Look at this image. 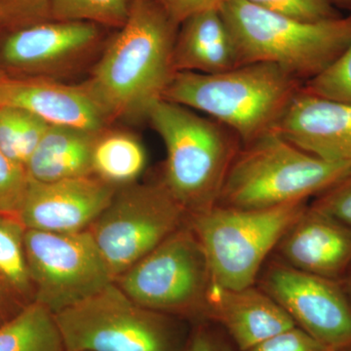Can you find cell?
<instances>
[{
    "label": "cell",
    "mask_w": 351,
    "mask_h": 351,
    "mask_svg": "<svg viewBox=\"0 0 351 351\" xmlns=\"http://www.w3.org/2000/svg\"><path fill=\"white\" fill-rule=\"evenodd\" d=\"M189 215L163 182L121 186L89 232L113 280L186 225Z\"/></svg>",
    "instance_id": "9"
},
{
    "label": "cell",
    "mask_w": 351,
    "mask_h": 351,
    "mask_svg": "<svg viewBox=\"0 0 351 351\" xmlns=\"http://www.w3.org/2000/svg\"><path fill=\"white\" fill-rule=\"evenodd\" d=\"M302 85L276 64L254 63L211 75L178 71L163 99L204 113L244 145L274 129Z\"/></svg>",
    "instance_id": "2"
},
{
    "label": "cell",
    "mask_w": 351,
    "mask_h": 351,
    "mask_svg": "<svg viewBox=\"0 0 351 351\" xmlns=\"http://www.w3.org/2000/svg\"><path fill=\"white\" fill-rule=\"evenodd\" d=\"M184 351H239L232 341L215 323L202 321L189 332Z\"/></svg>",
    "instance_id": "31"
},
{
    "label": "cell",
    "mask_w": 351,
    "mask_h": 351,
    "mask_svg": "<svg viewBox=\"0 0 351 351\" xmlns=\"http://www.w3.org/2000/svg\"><path fill=\"white\" fill-rule=\"evenodd\" d=\"M336 8H343L350 10L351 12V0H326Z\"/></svg>",
    "instance_id": "35"
},
{
    "label": "cell",
    "mask_w": 351,
    "mask_h": 351,
    "mask_svg": "<svg viewBox=\"0 0 351 351\" xmlns=\"http://www.w3.org/2000/svg\"><path fill=\"white\" fill-rule=\"evenodd\" d=\"M147 119L165 145L162 182L171 195L189 217L218 205L239 137L216 120L164 99L152 106Z\"/></svg>",
    "instance_id": "3"
},
{
    "label": "cell",
    "mask_w": 351,
    "mask_h": 351,
    "mask_svg": "<svg viewBox=\"0 0 351 351\" xmlns=\"http://www.w3.org/2000/svg\"><path fill=\"white\" fill-rule=\"evenodd\" d=\"M341 285L345 289L346 294L348 295V300L351 302V265L346 272L345 277L343 280L341 281Z\"/></svg>",
    "instance_id": "34"
},
{
    "label": "cell",
    "mask_w": 351,
    "mask_h": 351,
    "mask_svg": "<svg viewBox=\"0 0 351 351\" xmlns=\"http://www.w3.org/2000/svg\"><path fill=\"white\" fill-rule=\"evenodd\" d=\"M311 206L351 226V170L316 195Z\"/></svg>",
    "instance_id": "29"
},
{
    "label": "cell",
    "mask_w": 351,
    "mask_h": 351,
    "mask_svg": "<svg viewBox=\"0 0 351 351\" xmlns=\"http://www.w3.org/2000/svg\"><path fill=\"white\" fill-rule=\"evenodd\" d=\"M302 91L351 106V44L325 71L302 85Z\"/></svg>",
    "instance_id": "25"
},
{
    "label": "cell",
    "mask_w": 351,
    "mask_h": 351,
    "mask_svg": "<svg viewBox=\"0 0 351 351\" xmlns=\"http://www.w3.org/2000/svg\"><path fill=\"white\" fill-rule=\"evenodd\" d=\"M29 182L24 166L0 152V216L18 218Z\"/></svg>",
    "instance_id": "27"
},
{
    "label": "cell",
    "mask_w": 351,
    "mask_h": 351,
    "mask_svg": "<svg viewBox=\"0 0 351 351\" xmlns=\"http://www.w3.org/2000/svg\"><path fill=\"white\" fill-rule=\"evenodd\" d=\"M178 25L196 14L221 10L230 0H156Z\"/></svg>",
    "instance_id": "32"
},
{
    "label": "cell",
    "mask_w": 351,
    "mask_h": 351,
    "mask_svg": "<svg viewBox=\"0 0 351 351\" xmlns=\"http://www.w3.org/2000/svg\"><path fill=\"white\" fill-rule=\"evenodd\" d=\"M338 351H351V348H345V350H338Z\"/></svg>",
    "instance_id": "36"
},
{
    "label": "cell",
    "mask_w": 351,
    "mask_h": 351,
    "mask_svg": "<svg viewBox=\"0 0 351 351\" xmlns=\"http://www.w3.org/2000/svg\"><path fill=\"white\" fill-rule=\"evenodd\" d=\"M0 107H12L36 115L50 126L99 133L112 125L107 112L84 82L68 84L41 77L0 80Z\"/></svg>",
    "instance_id": "14"
},
{
    "label": "cell",
    "mask_w": 351,
    "mask_h": 351,
    "mask_svg": "<svg viewBox=\"0 0 351 351\" xmlns=\"http://www.w3.org/2000/svg\"><path fill=\"white\" fill-rule=\"evenodd\" d=\"M52 0H0V27L10 29L51 20Z\"/></svg>",
    "instance_id": "28"
},
{
    "label": "cell",
    "mask_w": 351,
    "mask_h": 351,
    "mask_svg": "<svg viewBox=\"0 0 351 351\" xmlns=\"http://www.w3.org/2000/svg\"><path fill=\"white\" fill-rule=\"evenodd\" d=\"M66 351H184L180 318L145 308L112 282L54 314Z\"/></svg>",
    "instance_id": "6"
},
{
    "label": "cell",
    "mask_w": 351,
    "mask_h": 351,
    "mask_svg": "<svg viewBox=\"0 0 351 351\" xmlns=\"http://www.w3.org/2000/svg\"><path fill=\"white\" fill-rule=\"evenodd\" d=\"M263 10L302 22H322L341 17L326 0H244Z\"/></svg>",
    "instance_id": "26"
},
{
    "label": "cell",
    "mask_w": 351,
    "mask_h": 351,
    "mask_svg": "<svg viewBox=\"0 0 351 351\" xmlns=\"http://www.w3.org/2000/svg\"><path fill=\"white\" fill-rule=\"evenodd\" d=\"M19 311H15L12 306H9L8 304L0 295V325L5 323L6 321L12 318Z\"/></svg>",
    "instance_id": "33"
},
{
    "label": "cell",
    "mask_w": 351,
    "mask_h": 351,
    "mask_svg": "<svg viewBox=\"0 0 351 351\" xmlns=\"http://www.w3.org/2000/svg\"><path fill=\"white\" fill-rule=\"evenodd\" d=\"M25 247L34 302L53 314L114 282L88 230L75 233L25 230Z\"/></svg>",
    "instance_id": "10"
},
{
    "label": "cell",
    "mask_w": 351,
    "mask_h": 351,
    "mask_svg": "<svg viewBox=\"0 0 351 351\" xmlns=\"http://www.w3.org/2000/svg\"><path fill=\"white\" fill-rule=\"evenodd\" d=\"M0 351H66L54 314L34 302L0 325Z\"/></svg>",
    "instance_id": "22"
},
{
    "label": "cell",
    "mask_w": 351,
    "mask_h": 351,
    "mask_svg": "<svg viewBox=\"0 0 351 351\" xmlns=\"http://www.w3.org/2000/svg\"><path fill=\"white\" fill-rule=\"evenodd\" d=\"M4 75L3 71H0V80H1L2 76Z\"/></svg>",
    "instance_id": "37"
},
{
    "label": "cell",
    "mask_w": 351,
    "mask_h": 351,
    "mask_svg": "<svg viewBox=\"0 0 351 351\" xmlns=\"http://www.w3.org/2000/svg\"><path fill=\"white\" fill-rule=\"evenodd\" d=\"M219 12L232 34L239 66L274 64L302 83L325 71L351 44V13L302 22L244 0H230Z\"/></svg>",
    "instance_id": "4"
},
{
    "label": "cell",
    "mask_w": 351,
    "mask_h": 351,
    "mask_svg": "<svg viewBox=\"0 0 351 351\" xmlns=\"http://www.w3.org/2000/svg\"><path fill=\"white\" fill-rule=\"evenodd\" d=\"M147 165V152L130 132L112 129L99 132L92 149V175L119 189L137 182Z\"/></svg>",
    "instance_id": "20"
},
{
    "label": "cell",
    "mask_w": 351,
    "mask_h": 351,
    "mask_svg": "<svg viewBox=\"0 0 351 351\" xmlns=\"http://www.w3.org/2000/svg\"><path fill=\"white\" fill-rule=\"evenodd\" d=\"M274 130L313 156L351 166V106L301 89Z\"/></svg>",
    "instance_id": "16"
},
{
    "label": "cell",
    "mask_w": 351,
    "mask_h": 351,
    "mask_svg": "<svg viewBox=\"0 0 351 351\" xmlns=\"http://www.w3.org/2000/svg\"><path fill=\"white\" fill-rule=\"evenodd\" d=\"M117 189L95 176L50 182L29 179L18 219L27 230L84 232L110 204Z\"/></svg>",
    "instance_id": "13"
},
{
    "label": "cell",
    "mask_w": 351,
    "mask_h": 351,
    "mask_svg": "<svg viewBox=\"0 0 351 351\" xmlns=\"http://www.w3.org/2000/svg\"><path fill=\"white\" fill-rule=\"evenodd\" d=\"M49 126L24 110L0 107V152L25 168Z\"/></svg>",
    "instance_id": "23"
},
{
    "label": "cell",
    "mask_w": 351,
    "mask_h": 351,
    "mask_svg": "<svg viewBox=\"0 0 351 351\" xmlns=\"http://www.w3.org/2000/svg\"><path fill=\"white\" fill-rule=\"evenodd\" d=\"M351 166L302 151L272 129L240 147L218 205L267 209L307 201L348 174Z\"/></svg>",
    "instance_id": "5"
},
{
    "label": "cell",
    "mask_w": 351,
    "mask_h": 351,
    "mask_svg": "<svg viewBox=\"0 0 351 351\" xmlns=\"http://www.w3.org/2000/svg\"><path fill=\"white\" fill-rule=\"evenodd\" d=\"M247 351H336L294 326L265 339ZM338 351V350H337Z\"/></svg>",
    "instance_id": "30"
},
{
    "label": "cell",
    "mask_w": 351,
    "mask_h": 351,
    "mask_svg": "<svg viewBox=\"0 0 351 351\" xmlns=\"http://www.w3.org/2000/svg\"><path fill=\"white\" fill-rule=\"evenodd\" d=\"M206 309L207 320L218 325L239 351L295 326L280 304L255 285L228 289L212 281Z\"/></svg>",
    "instance_id": "17"
},
{
    "label": "cell",
    "mask_w": 351,
    "mask_h": 351,
    "mask_svg": "<svg viewBox=\"0 0 351 351\" xmlns=\"http://www.w3.org/2000/svg\"><path fill=\"white\" fill-rule=\"evenodd\" d=\"M97 134L48 127L25 165L29 179L50 182L93 176L91 157Z\"/></svg>",
    "instance_id": "19"
},
{
    "label": "cell",
    "mask_w": 351,
    "mask_h": 351,
    "mask_svg": "<svg viewBox=\"0 0 351 351\" xmlns=\"http://www.w3.org/2000/svg\"><path fill=\"white\" fill-rule=\"evenodd\" d=\"M25 230L16 217L0 216V295L17 311L34 302L25 254Z\"/></svg>",
    "instance_id": "21"
},
{
    "label": "cell",
    "mask_w": 351,
    "mask_h": 351,
    "mask_svg": "<svg viewBox=\"0 0 351 351\" xmlns=\"http://www.w3.org/2000/svg\"><path fill=\"white\" fill-rule=\"evenodd\" d=\"M131 0H52L51 20L93 23L119 29L126 22Z\"/></svg>",
    "instance_id": "24"
},
{
    "label": "cell",
    "mask_w": 351,
    "mask_h": 351,
    "mask_svg": "<svg viewBox=\"0 0 351 351\" xmlns=\"http://www.w3.org/2000/svg\"><path fill=\"white\" fill-rule=\"evenodd\" d=\"M176 73H221L239 66L237 49L218 10L196 14L180 25L173 50Z\"/></svg>",
    "instance_id": "18"
},
{
    "label": "cell",
    "mask_w": 351,
    "mask_h": 351,
    "mask_svg": "<svg viewBox=\"0 0 351 351\" xmlns=\"http://www.w3.org/2000/svg\"><path fill=\"white\" fill-rule=\"evenodd\" d=\"M260 288L316 341L336 351L351 348V302L341 281L274 261L263 272Z\"/></svg>",
    "instance_id": "12"
},
{
    "label": "cell",
    "mask_w": 351,
    "mask_h": 351,
    "mask_svg": "<svg viewBox=\"0 0 351 351\" xmlns=\"http://www.w3.org/2000/svg\"><path fill=\"white\" fill-rule=\"evenodd\" d=\"M179 25L156 0H131L126 22L104 46L84 82L112 122L147 119L176 71Z\"/></svg>",
    "instance_id": "1"
},
{
    "label": "cell",
    "mask_w": 351,
    "mask_h": 351,
    "mask_svg": "<svg viewBox=\"0 0 351 351\" xmlns=\"http://www.w3.org/2000/svg\"><path fill=\"white\" fill-rule=\"evenodd\" d=\"M307 206V201L267 209L216 205L189 217V226L206 255L212 281L228 289L255 285L265 260Z\"/></svg>",
    "instance_id": "7"
},
{
    "label": "cell",
    "mask_w": 351,
    "mask_h": 351,
    "mask_svg": "<svg viewBox=\"0 0 351 351\" xmlns=\"http://www.w3.org/2000/svg\"><path fill=\"white\" fill-rule=\"evenodd\" d=\"M101 45V25L43 21L8 32L0 43V71L13 77L62 80L96 62Z\"/></svg>",
    "instance_id": "11"
},
{
    "label": "cell",
    "mask_w": 351,
    "mask_h": 351,
    "mask_svg": "<svg viewBox=\"0 0 351 351\" xmlns=\"http://www.w3.org/2000/svg\"><path fill=\"white\" fill-rule=\"evenodd\" d=\"M276 250L295 269L341 281L351 265V226L308 205Z\"/></svg>",
    "instance_id": "15"
},
{
    "label": "cell",
    "mask_w": 351,
    "mask_h": 351,
    "mask_svg": "<svg viewBox=\"0 0 351 351\" xmlns=\"http://www.w3.org/2000/svg\"><path fill=\"white\" fill-rule=\"evenodd\" d=\"M115 284L145 308L193 319L207 320L211 271L199 239L189 223L141 258Z\"/></svg>",
    "instance_id": "8"
}]
</instances>
